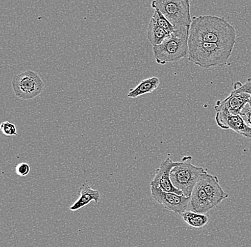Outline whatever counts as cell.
I'll return each instance as SVG.
<instances>
[{
    "mask_svg": "<svg viewBox=\"0 0 251 247\" xmlns=\"http://www.w3.org/2000/svg\"><path fill=\"white\" fill-rule=\"evenodd\" d=\"M188 40L235 46L236 31L224 17L201 15L192 18Z\"/></svg>",
    "mask_w": 251,
    "mask_h": 247,
    "instance_id": "1",
    "label": "cell"
},
{
    "mask_svg": "<svg viewBox=\"0 0 251 247\" xmlns=\"http://www.w3.org/2000/svg\"><path fill=\"white\" fill-rule=\"evenodd\" d=\"M235 46L188 40V59L204 69L226 65Z\"/></svg>",
    "mask_w": 251,
    "mask_h": 247,
    "instance_id": "2",
    "label": "cell"
},
{
    "mask_svg": "<svg viewBox=\"0 0 251 247\" xmlns=\"http://www.w3.org/2000/svg\"><path fill=\"white\" fill-rule=\"evenodd\" d=\"M190 27L178 28L173 31L161 45L153 47L156 62L164 65L166 63L178 62L188 55Z\"/></svg>",
    "mask_w": 251,
    "mask_h": 247,
    "instance_id": "3",
    "label": "cell"
},
{
    "mask_svg": "<svg viewBox=\"0 0 251 247\" xmlns=\"http://www.w3.org/2000/svg\"><path fill=\"white\" fill-rule=\"evenodd\" d=\"M191 160L192 157L185 156L171 171L173 185L187 197L191 196L201 175L206 171L202 166L193 165Z\"/></svg>",
    "mask_w": 251,
    "mask_h": 247,
    "instance_id": "4",
    "label": "cell"
},
{
    "mask_svg": "<svg viewBox=\"0 0 251 247\" xmlns=\"http://www.w3.org/2000/svg\"><path fill=\"white\" fill-rule=\"evenodd\" d=\"M151 7L161 12L176 29L191 26L190 0H153Z\"/></svg>",
    "mask_w": 251,
    "mask_h": 247,
    "instance_id": "5",
    "label": "cell"
},
{
    "mask_svg": "<svg viewBox=\"0 0 251 247\" xmlns=\"http://www.w3.org/2000/svg\"><path fill=\"white\" fill-rule=\"evenodd\" d=\"M12 86L17 99L26 101L40 95L45 85L37 72L26 70L12 78Z\"/></svg>",
    "mask_w": 251,
    "mask_h": 247,
    "instance_id": "6",
    "label": "cell"
},
{
    "mask_svg": "<svg viewBox=\"0 0 251 247\" xmlns=\"http://www.w3.org/2000/svg\"><path fill=\"white\" fill-rule=\"evenodd\" d=\"M152 198L158 204L163 205L164 209L172 211L176 215H180L188 210L190 199L185 195H179L172 192H165L158 187L151 186Z\"/></svg>",
    "mask_w": 251,
    "mask_h": 247,
    "instance_id": "7",
    "label": "cell"
},
{
    "mask_svg": "<svg viewBox=\"0 0 251 247\" xmlns=\"http://www.w3.org/2000/svg\"><path fill=\"white\" fill-rule=\"evenodd\" d=\"M177 162H173L170 157L161 163L159 168L155 171L154 177L150 186L158 187L165 192H172L183 195V192L173 185L171 179V171L176 165Z\"/></svg>",
    "mask_w": 251,
    "mask_h": 247,
    "instance_id": "8",
    "label": "cell"
},
{
    "mask_svg": "<svg viewBox=\"0 0 251 247\" xmlns=\"http://www.w3.org/2000/svg\"><path fill=\"white\" fill-rule=\"evenodd\" d=\"M216 122L223 130H231L241 136L251 139V127L240 114L233 115L227 111H216Z\"/></svg>",
    "mask_w": 251,
    "mask_h": 247,
    "instance_id": "9",
    "label": "cell"
},
{
    "mask_svg": "<svg viewBox=\"0 0 251 247\" xmlns=\"http://www.w3.org/2000/svg\"><path fill=\"white\" fill-rule=\"evenodd\" d=\"M199 182L215 207L228 198V194L224 192L220 185L218 177L208 173L207 170L201 175Z\"/></svg>",
    "mask_w": 251,
    "mask_h": 247,
    "instance_id": "10",
    "label": "cell"
},
{
    "mask_svg": "<svg viewBox=\"0 0 251 247\" xmlns=\"http://www.w3.org/2000/svg\"><path fill=\"white\" fill-rule=\"evenodd\" d=\"M190 198L191 199L188 210L193 211L196 213L206 214L212 209L215 208L199 181Z\"/></svg>",
    "mask_w": 251,
    "mask_h": 247,
    "instance_id": "11",
    "label": "cell"
},
{
    "mask_svg": "<svg viewBox=\"0 0 251 247\" xmlns=\"http://www.w3.org/2000/svg\"><path fill=\"white\" fill-rule=\"evenodd\" d=\"M79 197L76 201L71 206L70 210L72 212L79 210L87 206L91 201H94L95 204H98L100 200V193L99 190H93L90 186L86 185H81L78 190Z\"/></svg>",
    "mask_w": 251,
    "mask_h": 247,
    "instance_id": "12",
    "label": "cell"
},
{
    "mask_svg": "<svg viewBox=\"0 0 251 247\" xmlns=\"http://www.w3.org/2000/svg\"><path fill=\"white\" fill-rule=\"evenodd\" d=\"M251 96L246 93H235L232 92L225 100L221 101V103L233 115L240 114L243 108L249 103Z\"/></svg>",
    "mask_w": 251,
    "mask_h": 247,
    "instance_id": "13",
    "label": "cell"
},
{
    "mask_svg": "<svg viewBox=\"0 0 251 247\" xmlns=\"http://www.w3.org/2000/svg\"><path fill=\"white\" fill-rule=\"evenodd\" d=\"M160 80L156 77L145 79L141 81L136 87L131 89L127 97L128 98H137L144 94H149L156 90L159 86Z\"/></svg>",
    "mask_w": 251,
    "mask_h": 247,
    "instance_id": "14",
    "label": "cell"
},
{
    "mask_svg": "<svg viewBox=\"0 0 251 247\" xmlns=\"http://www.w3.org/2000/svg\"><path fill=\"white\" fill-rule=\"evenodd\" d=\"M170 34L164 28L157 25L153 19H151L147 30V37L153 47L161 45Z\"/></svg>",
    "mask_w": 251,
    "mask_h": 247,
    "instance_id": "15",
    "label": "cell"
},
{
    "mask_svg": "<svg viewBox=\"0 0 251 247\" xmlns=\"http://www.w3.org/2000/svg\"><path fill=\"white\" fill-rule=\"evenodd\" d=\"M182 220L188 225L196 229L203 228L209 222V217L206 214H199L187 210L180 215Z\"/></svg>",
    "mask_w": 251,
    "mask_h": 247,
    "instance_id": "16",
    "label": "cell"
},
{
    "mask_svg": "<svg viewBox=\"0 0 251 247\" xmlns=\"http://www.w3.org/2000/svg\"><path fill=\"white\" fill-rule=\"evenodd\" d=\"M151 19H153L156 22L157 25L164 28L165 30L167 31L170 34L176 30V28L173 26L172 24L164 17V15L161 12L157 10V9H155L154 13L152 16Z\"/></svg>",
    "mask_w": 251,
    "mask_h": 247,
    "instance_id": "17",
    "label": "cell"
},
{
    "mask_svg": "<svg viewBox=\"0 0 251 247\" xmlns=\"http://www.w3.org/2000/svg\"><path fill=\"white\" fill-rule=\"evenodd\" d=\"M233 92L235 93H246L251 96V78L248 79L245 84L237 82L233 85Z\"/></svg>",
    "mask_w": 251,
    "mask_h": 247,
    "instance_id": "18",
    "label": "cell"
},
{
    "mask_svg": "<svg viewBox=\"0 0 251 247\" xmlns=\"http://www.w3.org/2000/svg\"><path fill=\"white\" fill-rule=\"evenodd\" d=\"M1 132L5 136L12 137L17 136V127L15 124L9 122H4L1 124Z\"/></svg>",
    "mask_w": 251,
    "mask_h": 247,
    "instance_id": "19",
    "label": "cell"
},
{
    "mask_svg": "<svg viewBox=\"0 0 251 247\" xmlns=\"http://www.w3.org/2000/svg\"><path fill=\"white\" fill-rule=\"evenodd\" d=\"M31 167L29 164L22 163L17 165L15 167L16 174L20 177H26L30 173Z\"/></svg>",
    "mask_w": 251,
    "mask_h": 247,
    "instance_id": "20",
    "label": "cell"
},
{
    "mask_svg": "<svg viewBox=\"0 0 251 247\" xmlns=\"http://www.w3.org/2000/svg\"><path fill=\"white\" fill-rule=\"evenodd\" d=\"M240 115L242 116L243 119H244L245 122H246L249 126L251 124V108L249 103L243 108L241 110ZM251 127V126H250Z\"/></svg>",
    "mask_w": 251,
    "mask_h": 247,
    "instance_id": "21",
    "label": "cell"
},
{
    "mask_svg": "<svg viewBox=\"0 0 251 247\" xmlns=\"http://www.w3.org/2000/svg\"><path fill=\"white\" fill-rule=\"evenodd\" d=\"M249 105H250L251 108V97L250 100H249Z\"/></svg>",
    "mask_w": 251,
    "mask_h": 247,
    "instance_id": "22",
    "label": "cell"
},
{
    "mask_svg": "<svg viewBox=\"0 0 251 247\" xmlns=\"http://www.w3.org/2000/svg\"><path fill=\"white\" fill-rule=\"evenodd\" d=\"M250 126H251V125H250Z\"/></svg>",
    "mask_w": 251,
    "mask_h": 247,
    "instance_id": "23",
    "label": "cell"
}]
</instances>
